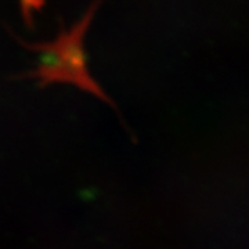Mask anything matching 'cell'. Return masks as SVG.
<instances>
[{"mask_svg": "<svg viewBox=\"0 0 249 249\" xmlns=\"http://www.w3.org/2000/svg\"><path fill=\"white\" fill-rule=\"evenodd\" d=\"M96 7L97 4L89 10V13L85 18H82L76 27L70 32H62L55 42L29 46L31 49L40 52L39 67L32 75L42 80V85L52 82L73 83L82 90L90 91L109 103L107 96L103 93L97 83L91 79L86 70L83 52V37Z\"/></svg>", "mask_w": 249, "mask_h": 249, "instance_id": "6da1fadb", "label": "cell"}]
</instances>
